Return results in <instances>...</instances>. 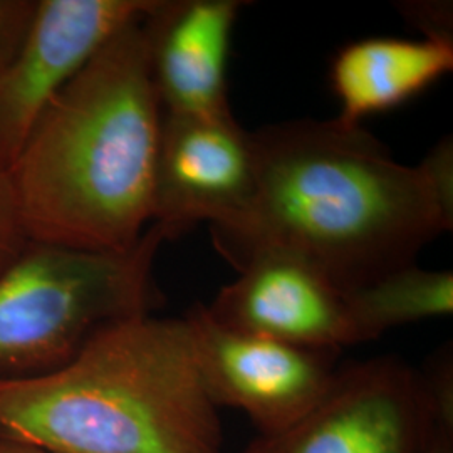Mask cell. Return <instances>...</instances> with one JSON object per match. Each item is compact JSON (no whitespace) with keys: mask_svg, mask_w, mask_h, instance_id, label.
Instances as JSON below:
<instances>
[{"mask_svg":"<svg viewBox=\"0 0 453 453\" xmlns=\"http://www.w3.org/2000/svg\"><path fill=\"white\" fill-rule=\"evenodd\" d=\"M256 190L242 215L211 228L235 269L264 250L319 267L342 292L417 264L421 249L452 230L420 166L393 160L361 127L296 119L252 131Z\"/></svg>","mask_w":453,"mask_h":453,"instance_id":"6da1fadb","label":"cell"},{"mask_svg":"<svg viewBox=\"0 0 453 453\" xmlns=\"http://www.w3.org/2000/svg\"><path fill=\"white\" fill-rule=\"evenodd\" d=\"M146 16L65 84L7 170L29 241L121 254L145 235L163 123Z\"/></svg>","mask_w":453,"mask_h":453,"instance_id":"7a4b0ae2","label":"cell"},{"mask_svg":"<svg viewBox=\"0 0 453 453\" xmlns=\"http://www.w3.org/2000/svg\"><path fill=\"white\" fill-rule=\"evenodd\" d=\"M0 438L50 453H222L183 318L99 331L56 372L0 380Z\"/></svg>","mask_w":453,"mask_h":453,"instance_id":"3957f363","label":"cell"},{"mask_svg":"<svg viewBox=\"0 0 453 453\" xmlns=\"http://www.w3.org/2000/svg\"><path fill=\"white\" fill-rule=\"evenodd\" d=\"M165 235L151 226L130 252L29 242L0 273V380L56 372L111 324L162 304L153 264Z\"/></svg>","mask_w":453,"mask_h":453,"instance_id":"277c9868","label":"cell"},{"mask_svg":"<svg viewBox=\"0 0 453 453\" xmlns=\"http://www.w3.org/2000/svg\"><path fill=\"white\" fill-rule=\"evenodd\" d=\"M453 415L438 408L420 372L393 357L340 366L319 405L241 453H430Z\"/></svg>","mask_w":453,"mask_h":453,"instance_id":"5b68a950","label":"cell"},{"mask_svg":"<svg viewBox=\"0 0 453 453\" xmlns=\"http://www.w3.org/2000/svg\"><path fill=\"white\" fill-rule=\"evenodd\" d=\"M211 402L243 411L259 435L286 430L326 396L341 351L309 349L230 329L205 304L183 316Z\"/></svg>","mask_w":453,"mask_h":453,"instance_id":"8992f818","label":"cell"},{"mask_svg":"<svg viewBox=\"0 0 453 453\" xmlns=\"http://www.w3.org/2000/svg\"><path fill=\"white\" fill-rule=\"evenodd\" d=\"M155 0H37L31 27L0 73V172H7L50 101L114 34Z\"/></svg>","mask_w":453,"mask_h":453,"instance_id":"52a82bcc","label":"cell"},{"mask_svg":"<svg viewBox=\"0 0 453 453\" xmlns=\"http://www.w3.org/2000/svg\"><path fill=\"white\" fill-rule=\"evenodd\" d=\"M256 177L252 131L243 130L232 111L163 113L151 222L165 241L200 222L230 226L247 209Z\"/></svg>","mask_w":453,"mask_h":453,"instance_id":"ba28073f","label":"cell"},{"mask_svg":"<svg viewBox=\"0 0 453 453\" xmlns=\"http://www.w3.org/2000/svg\"><path fill=\"white\" fill-rule=\"evenodd\" d=\"M237 271L207 306L217 323L309 349L357 344L344 292L308 260L264 250Z\"/></svg>","mask_w":453,"mask_h":453,"instance_id":"9c48e42d","label":"cell"},{"mask_svg":"<svg viewBox=\"0 0 453 453\" xmlns=\"http://www.w3.org/2000/svg\"><path fill=\"white\" fill-rule=\"evenodd\" d=\"M242 5L239 0H155L145 24L163 113L232 111L226 65Z\"/></svg>","mask_w":453,"mask_h":453,"instance_id":"30bf717a","label":"cell"},{"mask_svg":"<svg viewBox=\"0 0 453 453\" xmlns=\"http://www.w3.org/2000/svg\"><path fill=\"white\" fill-rule=\"evenodd\" d=\"M453 69V37H368L341 49L331 65L340 99L336 119L361 127L368 116L393 110L420 95Z\"/></svg>","mask_w":453,"mask_h":453,"instance_id":"8fae6325","label":"cell"},{"mask_svg":"<svg viewBox=\"0 0 453 453\" xmlns=\"http://www.w3.org/2000/svg\"><path fill=\"white\" fill-rule=\"evenodd\" d=\"M357 344L389 329L445 318L453 312L452 271H426L417 264L344 292Z\"/></svg>","mask_w":453,"mask_h":453,"instance_id":"7c38bea8","label":"cell"},{"mask_svg":"<svg viewBox=\"0 0 453 453\" xmlns=\"http://www.w3.org/2000/svg\"><path fill=\"white\" fill-rule=\"evenodd\" d=\"M37 0H0V73L31 27Z\"/></svg>","mask_w":453,"mask_h":453,"instance_id":"4fadbf2b","label":"cell"},{"mask_svg":"<svg viewBox=\"0 0 453 453\" xmlns=\"http://www.w3.org/2000/svg\"><path fill=\"white\" fill-rule=\"evenodd\" d=\"M27 242L11 180L7 172H0V273L16 259Z\"/></svg>","mask_w":453,"mask_h":453,"instance_id":"5bb4252c","label":"cell"},{"mask_svg":"<svg viewBox=\"0 0 453 453\" xmlns=\"http://www.w3.org/2000/svg\"><path fill=\"white\" fill-rule=\"evenodd\" d=\"M440 202L453 213V143L441 140L418 165Z\"/></svg>","mask_w":453,"mask_h":453,"instance_id":"9a60e30c","label":"cell"},{"mask_svg":"<svg viewBox=\"0 0 453 453\" xmlns=\"http://www.w3.org/2000/svg\"><path fill=\"white\" fill-rule=\"evenodd\" d=\"M423 29L426 37H452V17L447 16V7H435V4H408L405 14Z\"/></svg>","mask_w":453,"mask_h":453,"instance_id":"2e32d148","label":"cell"},{"mask_svg":"<svg viewBox=\"0 0 453 453\" xmlns=\"http://www.w3.org/2000/svg\"><path fill=\"white\" fill-rule=\"evenodd\" d=\"M430 453H453V426L443 425L438 428Z\"/></svg>","mask_w":453,"mask_h":453,"instance_id":"e0dca14e","label":"cell"},{"mask_svg":"<svg viewBox=\"0 0 453 453\" xmlns=\"http://www.w3.org/2000/svg\"><path fill=\"white\" fill-rule=\"evenodd\" d=\"M0 453H50L37 449V447H31L26 443H19V441H12V440H5L0 438Z\"/></svg>","mask_w":453,"mask_h":453,"instance_id":"ac0fdd59","label":"cell"}]
</instances>
